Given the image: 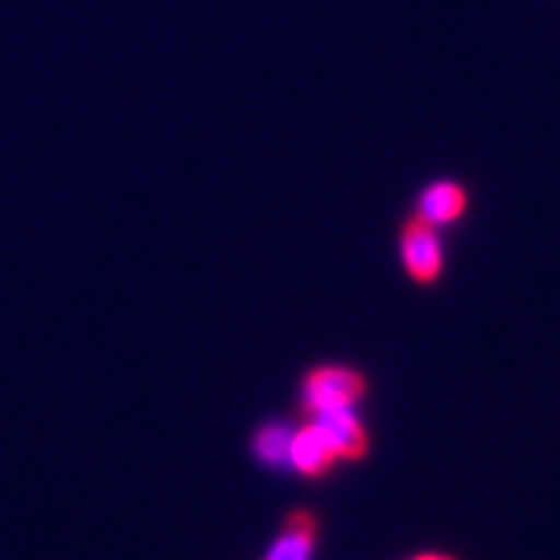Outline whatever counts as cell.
Instances as JSON below:
<instances>
[{"mask_svg": "<svg viewBox=\"0 0 560 560\" xmlns=\"http://www.w3.org/2000/svg\"><path fill=\"white\" fill-rule=\"evenodd\" d=\"M369 377L361 369L343 366V363H320L312 366L301 381V409L306 418L354 409L366 398Z\"/></svg>", "mask_w": 560, "mask_h": 560, "instance_id": "1", "label": "cell"}, {"mask_svg": "<svg viewBox=\"0 0 560 560\" xmlns=\"http://www.w3.org/2000/svg\"><path fill=\"white\" fill-rule=\"evenodd\" d=\"M398 249L406 278L412 280L415 287H435L443 278L446 249H443L441 229L423 221L420 214L412 212L400 223Z\"/></svg>", "mask_w": 560, "mask_h": 560, "instance_id": "2", "label": "cell"}, {"mask_svg": "<svg viewBox=\"0 0 560 560\" xmlns=\"http://www.w3.org/2000/svg\"><path fill=\"white\" fill-rule=\"evenodd\" d=\"M320 538H324V521L315 509H289L260 560H315Z\"/></svg>", "mask_w": 560, "mask_h": 560, "instance_id": "3", "label": "cell"}, {"mask_svg": "<svg viewBox=\"0 0 560 560\" xmlns=\"http://www.w3.org/2000/svg\"><path fill=\"white\" fill-rule=\"evenodd\" d=\"M340 466L332 443L324 435V429L315 420H306L292 432L289 443V472L303 480H326Z\"/></svg>", "mask_w": 560, "mask_h": 560, "instance_id": "4", "label": "cell"}, {"mask_svg": "<svg viewBox=\"0 0 560 560\" xmlns=\"http://www.w3.org/2000/svg\"><path fill=\"white\" fill-rule=\"evenodd\" d=\"M317 427L324 429V435L332 443L335 455L340 464H361L363 457L372 450L369 441V429L354 409H338V412H326L312 418Z\"/></svg>", "mask_w": 560, "mask_h": 560, "instance_id": "5", "label": "cell"}, {"mask_svg": "<svg viewBox=\"0 0 560 560\" xmlns=\"http://www.w3.org/2000/svg\"><path fill=\"white\" fill-rule=\"evenodd\" d=\"M466 212H469V192L457 180H432L418 195V207H415V214L438 229L455 226L457 221H464Z\"/></svg>", "mask_w": 560, "mask_h": 560, "instance_id": "6", "label": "cell"}, {"mask_svg": "<svg viewBox=\"0 0 560 560\" xmlns=\"http://www.w3.org/2000/svg\"><path fill=\"white\" fill-rule=\"evenodd\" d=\"M292 432L295 429L283 423V420H266L264 427L255 429V435H252V455H255V460L260 466H266V469H272V472L289 469Z\"/></svg>", "mask_w": 560, "mask_h": 560, "instance_id": "7", "label": "cell"}, {"mask_svg": "<svg viewBox=\"0 0 560 560\" xmlns=\"http://www.w3.org/2000/svg\"><path fill=\"white\" fill-rule=\"evenodd\" d=\"M406 560H460L452 552H441V549H420V552H412Z\"/></svg>", "mask_w": 560, "mask_h": 560, "instance_id": "8", "label": "cell"}]
</instances>
